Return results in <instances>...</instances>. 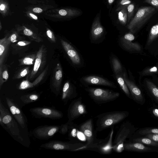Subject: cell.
Segmentation results:
<instances>
[{
  "label": "cell",
  "mask_w": 158,
  "mask_h": 158,
  "mask_svg": "<svg viewBox=\"0 0 158 158\" xmlns=\"http://www.w3.org/2000/svg\"><path fill=\"white\" fill-rule=\"evenodd\" d=\"M128 115L125 111H116L107 112L97 116V131H101L119 123Z\"/></svg>",
  "instance_id": "cell-1"
},
{
  "label": "cell",
  "mask_w": 158,
  "mask_h": 158,
  "mask_svg": "<svg viewBox=\"0 0 158 158\" xmlns=\"http://www.w3.org/2000/svg\"><path fill=\"white\" fill-rule=\"evenodd\" d=\"M155 8L151 6H143L137 10L135 16L127 26L132 32H135L140 29L155 12Z\"/></svg>",
  "instance_id": "cell-2"
},
{
  "label": "cell",
  "mask_w": 158,
  "mask_h": 158,
  "mask_svg": "<svg viewBox=\"0 0 158 158\" xmlns=\"http://www.w3.org/2000/svg\"><path fill=\"white\" fill-rule=\"evenodd\" d=\"M12 114L6 108L0 100V123L5 125L12 135L21 141L23 140L17 122Z\"/></svg>",
  "instance_id": "cell-3"
},
{
  "label": "cell",
  "mask_w": 158,
  "mask_h": 158,
  "mask_svg": "<svg viewBox=\"0 0 158 158\" xmlns=\"http://www.w3.org/2000/svg\"><path fill=\"white\" fill-rule=\"evenodd\" d=\"M86 90L90 97L98 104L113 101L120 96L118 92L100 88H89L86 89Z\"/></svg>",
  "instance_id": "cell-4"
},
{
  "label": "cell",
  "mask_w": 158,
  "mask_h": 158,
  "mask_svg": "<svg viewBox=\"0 0 158 158\" xmlns=\"http://www.w3.org/2000/svg\"><path fill=\"white\" fill-rule=\"evenodd\" d=\"M81 13L80 11L75 9L61 7L49 10L44 12V15L50 20L59 21L76 17Z\"/></svg>",
  "instance_id": "cell-5"
},
{
  "label": "cell",
  "mask_w": 158,
  "mask_h": 158,
  "mask_svg": "<svg viewBox=\"0 0 158 158\" xmlns=\"http://www.w3.org/2000/svg\"><path fill=\"white\" fill-rule=\"evenodd\" d=\"M132 131L131 126L128 123L121 125L113 141V150L118 153L124 150V143L131 135Z\"/></svg>",
  "instance_id": "cell-6"
},
{
  "label": "cell",
  "mask_w": 158,
  "mask_h": 158,
  "mask_svg": "<svg viewBox=\"0 0 158 158\" xmlns=\"http://www.w3.org/2000/svg\"><path fill=\"white\" fill-rule=\"evenodd\" d=\"M85 145L81 143H72L52 140L41 145L40 147L52 150L76 151L84 150Z\"/></svg>",
  "instance_id": "cell-7"
},
{
  "label": "cell",
  "mask_w": 158,
  "mask_h": 158,
  "mask_svg": "<svg viewBox=\"0 0 158 158\" xmlns=\"http://www.w3.org/2000/svg\"><path fill=\"white\" fill-rule=\"evenodd\" d=\"M28 2L31 5L25 8L26 10L36 14L44 13L56 7V5L52 0H29Z\"/></svg>",
  "instance_id": "cell-8"
},
{
  "label": "cell",
  "mask_w": 158,
  "mask_h": 158,
  "mask_svg": "<svg viewBox=\"0 0 158 158\" xmlns=\"http://www.w3.org/2000/svg\"><path fill=\"white\" fill-rule=\"evenodd\" d=\"M30 111L34 117L39 118L60 119L63 115L61 111L52 108L35 107L30 109Z\"/></svg>",
  "instance_id": "cell-9"
},
{
  "label": "cell",
  "mask_w": 158,
  "mask_h": 158,
  "mask_svg": "<svg viewBox=\"0 0 158 158\" xmlns=\"http://www.w3.org/2000/svg\"><path fill=\"white\" fill-rule=\"evenodd\" d=\"M86 113V107L80 97L73 101L69 106L67 113L68 121H72Z\"/></svg>",
  "instance_id": "cell-10"
},
{
  "label": "cell",
  "mask_w": 158,
  "mask_h": 158,
  "mask_svg": "<svg viewBox=\"0 0 158 158\" xmlns=\"http://www.w3.org/2000/svg\"><path fill=\"white\" fill-rule=\"evenodd\" d=\"M60 126L44 125L39 126L33 131L34 135L41 139H47L53 137L59 131Z\"/></svg>",
  "instance_id": "cell-11"
},
{
  "label": "cell",
  "mask_w": 158,
  "mask_h": 158,
  "mask_svg": "<svg viewBox=\"0 0 158 158\" xmlns=\"http://www.w3.org/2000/svg\"><path fill=\"white\" fill-rule=\"evenodd\" d=\"M6 102L13 117L21 127L24 128L26 126V121L23 112L12 99L6 98Z\"/></svg>",
  "instance_id": "cell-12"
},
{
  "label": "cell",
  "mask_w": 158,
  "mask_h": 158,
  "mask_svg": "<svg viewBox=\"0 0 158 158\" xmlns=\"http://www.w3.org/2000/svg\"><path fill=\"white\" fill-rule=\"evenodd\" d=\"M79 130L85 137L86 145L90 144L94 142L95 139L93 134V121L92 118H89L82 124Z\"/></svg>",
  "instance_id": "cell-13"
},
{
  "label": "cell",
  "mask_w": 158,
  "mask_h": 158,
  "mask_svg": "<svg viewBox=\"0 0 158 158\" xmlns=\"http://www.w3.org/2000/svg\"><path fill=\"white\" fill-rule=\"evenodd\" d=\"M82 81L85 83L95 85H104L114 88L116 86L113 82L102 77L95 76H88L82 78Z\"/></svg>",
  "instance_id": "cell-14"
},
{
  "label": "cell",
  "mask_w": 158,
  "mask_h": 158,
  "mask_svg": "<svg viewBox=\"0 0 158 158\" xmlns=\"http://www.w3.org/2000/svg\"><path fill=\"white\" fill-rule=\"evenodd\" d=\"M62 44L72 63L75 65L81 64L80 56L75 48L70 44L63 40H61Z\"/></svg>",
  "instance_id": "cell-15"
},
{
  "label": "cell",
  "mask_w": 158,
  "mask_h": 158,
  "mask_svg": "<svg viewBox=\"0 0 158 158\" xmlns=\"http://www.w3.org/2000/svg\"><path fill=\"white\" fill-rule=\"evenodd\" d=\"M135 39L134 35L131 33L125 34L120 39V42L123 47L127 50L139 51L141 47L137 43H133L132 41Z\"/></svg>",
  "instance_id": "cell-16"
},
{
  "label": "cell",
  "mask_w": 158,
  "mask_h": 158,
  "mask_svg": "<svg viewBox=\"0 0 158 158\" xmlns=\"http://www.w3.org/2000/svg\"><path fill=\"white\" fill-rule=\"evenodd\" d=\"M123 77L133 98L137 101H142L143 100V97L139 89L127 78L125 73H123Z\"/></svg>",
  "instance_id": "cell-17"
},
{
  "label": "cell",
  "mask_w": 158,
  "mask_h": 158,
  "mask_svg": "<svg viewBox=\"0 0 158 158\" xmlns=\"http://www.w3.org/2000/svg\"><path fill=\"white\" fill-rule=\"evenodd\" d=\"M114 127L111 128L106 139L105 142L98 149L97 151L100 153L104 154H110L113 150L112 141L114 134Z\"/></svg>",
  "instance_id": "cell-18"
},
{
  "label": "cell",
  "mask_w": 158,
  "mask_h": 158,
  "mask_svg": "<svg viewBox=\"0 0 158 158\" xmlns=\"http://www.w3.org/2000/svg\"><path fill=\"white\" fill-rule=\"evenodd\" d=\"M104 32V29L101 25L99 16H98L94 20L91 30V36L92 39L96 40L100 38Z\"/></svg>",
  "instance_id": "cell-19"
},
{
  "label": "cell",
  "mask_w": 158,
  "mask_h": 158,
  "mask_svg": "<svg viewBox=\"0 0 158 158\" xmlns=\"http://www.w3.org/2000/svg\"><path fill=\"white\" fill-rule=\"evenodd\" d=\"M77 95L75 89L71 86L69 82L64 84L62 90L61 99L64 102L76 97Z\"/></svg>",
  "instance_id": "cell-20"
},
{
  "label": "cell",
  "mask_w": 158,
  "mask_h": 158,
  "mask_svg": "<svg viewBox=\"0 0 158 158\" xmlns=\"http://www.w3.org/2000/svg\"><path fill=\"white\" fill-rule=\"evenodd\" d=\"M124 148V150H125L138 152H145L151 150V148L145 146L143 144L137 142L134 143L125 142Z\"/></svg>",
  "instance_id": "cell-21"
},
{
  "label": "cell",
  "mask_w": 158,
  "mask_h": 158,
  "mask_svg": "<svg viewBox=\"0 0 158 158\" xmlns=\"http://www.w3.org/2000/svg\"><path fill=\"white\" fill-rule=\"evenodd\" d=\"M0 13L3 17L12 14L7 0H0Z\"/></svg>",
  "instance_id": "cell-22"
},
{
  "label": "cell",
  "mask_w": 158,
  "mask_h": 158,
  "mask_svg": "<svg viewBox=\"0 0 158 158\" xmlns=\"http://www.w3.org/2000/svg\"><path fill=\"white\" fill-rule=\"evenodd\" d=\"M10 37L7 38L6 37L3 39L0 40V63L1 65L2 61L3 60V57L5 54L6 49L7 47L9 42L10 41Z\"/></svg>",
  "instance_id": "cell-23"
},
{
  "label": "cell",
  "mask_w": 158,
  "mask_h": 158,
  "mask_svg": "<svg viewBox=\"0 0 158 158\" xmlns=\"http://www.w3.org/2000/svg\"><path fill=\"white\" fill-rule=\"evenodd\" d=\"M117 81L121 88L128 97L130 96V91L124 80L123 75H115Z\"/></svg>",
  "instance_id": "cell-24"
},
{
  "label": "cell",
  "mask_w": 158,
  "mask_h": 158,
  "mask_svg": "<svg viewBox=\"0 0 158 158\" xmlns=\"http://www.w3.org/2000/svg\"><path fill=\"white\" fill-rule=\"evenodd\" d=\"M111 62L115 75H123L122 67L118 60L115 57H113L112 58Z\"/></svg>",
  "instance_id": "cell-25"
},
{
  "label": "cell",
  "mask_w": 158,
  "mask_h": 158,
  "mask_svg": "<svg viewBox=\"0 0 158 158\" xmlns=\"http://www.w3.org/2000/svg\"><path fill=\"white\" fill-rule=\"evenodd\" d=\"M42 54V50H40L38 52L35 60L33 70L31 74V76L35 74L38 71L41 64Z\"/></svg>",
  "instance_id": "cell-26"
},
{
  "label": "cell",
  "mask_w": 158,
  "mask_h": 158,
  "mask_svg": "<svg viewBox=\"0 0 158 158\" xmlns=\"http://www.w3.org/2000/svg\"><path fill=\"white\" fill-rule=\"evenodd\" d=\"M158 36V23L153 26L151 28L148 40V44L152 43Z\"/></svg>",
  "instance_id": "cell-27"
},
{
  "label": "cell",
  "mask_w": 158,
  "mask_h": 158,
  "mask_svg": "<svg viewBox=\"0 0 158 158\" xmlns=\"http://www.w3.org/2000/svg\"><path fill=\"white\" fill-rule=\"evenodd\" d=\"M39 98V96L37 94H31L23 96L20 99L23 103L28 104L37 101Z\"/></svg>",
  "instance_id": "cell-28"
},
{
  "label": "cell",
  "mask_w": 158,
  "mask_h": 158,
  "mask_svg": "<svg viewBox=\"0 0 158 158\" xmlns=\"http://www.w3.org/2000/svg\"><path fill=\"white\" fill-rule=\"evenodd\" d=\"M118 18L120 22L125 25L127 21V7L123 8L118 12Z\"/></svg>",
  "instance_id": "cell-29"
},
{
  "label": "cell",
  "mask_w": 158,
  "mask_h": 158,
  "mask_svg": "<svg viewBox=\"0 0 158 158\" xmlns=\"http://www.w3.org/2000/svg\"><path fill=\"white\" fill-rule=\"evenodd\" d=\"M134 140L135 142L140 143L150 146L154 147L158 146V143L147 137L137 138L134 139Z\"/></svg>",
  "instance_id": "cell-30"
},
{
  "label": "cell",
  "mask_w": 158,
  "mask_h": 158,
  "mask_svg": "<svg viewBox=\"0 0 158 158\" xmlns=\"http://www.w3.org/2000/svg\"><path fill=\"white\" fill-rule=\"evenodd\" d=\"M146 83L149 89L158 101V87L149 81H147Z\"/></svg>",
  "instance_id": "cell-31"
},
{
  "label": "cell",
  "mask_w": 158,
  "mask_h": 158,
  "mask_svg": "<svg viewBox=\"0 0 158 158\" xmlns=\"http://www.w3.org/2000/svg\"><path fill=\"white\" fill-rule=\"evenodd\" d=\"M17 30L22 31L23 34L27 36H31L33 37L36 36V35L30 29L27 28L24 26H18L17 27Z\"/></svg>",
  "instance_id": "cell-32"
},
{
  "label": "cell",
  "mask_w": 158,
  "mask_h": 158,
  "mask_svg": "<svg viewBox=\"0 0 158 158\" xmlns=\"http://www.w3.org/2000/svg\"><path fill=\"white\" fill-rule=\"evenodd\" d=\"M72 121H68L66 123L62 124L60 126L59 132L60 133L64 135L69 131L71 124L73 123Z\"/></svg>",
  "instance_id": "cell-33"
},
{
  "label": "cell",
  "mask_w": 158,
  "mask_h": 158,
  "mask_svg": "<svg viewBox=\"0 0 158 158\" xmlns=\"http://www.w3.org/2000/svg\"><path fill=\"white\" fill-rule=\"evenodd\" d=\"M139 133L142 135H146L150 134H158V128H148L140 130Z\"/></svg>",
  "instance_id": "cell-34"
},
{
  "label": "cell",
  "mask_w": 158,
  "mask_h": 158,
  "mask_svg": "<svg viewBox=\"0 0 158 158\" xmlns=\"http://www.w3.org/2000/svg\"><path fill=\"white\" fill-rule=\"evenodd\" d=\"M131 0H120L117 6L116 11H119L124 8L127 7L131 3Z\"/></svg>",
  "instance_id": "cell-35"
},
{
  "label": "cell",
  "mask_w": 158,
  "mask_h": 158,
  "mask_svg": "<svg viewBox=\"0 0 158 158\" xmlns=\"http://www.w3.org/2000/svg\"><path fill=\"white\" fill-rule=\"evenodd\" d=\"M127 7V22H129L133 16L135 5L133 3H131Z\"/></svg>",
  "instance_id": "cell-36"
},
{
  "label": "cell",
  "mask_w": 158,
  "mask_h": 158,
  "mask_svg": "<svg viewBox=\"0 0 158 158\" xmlns=\"http://www.w3.org/2000/svg\"><path fill=\"white\" fill-rule=\"evenodd\" d=\"M69 131V137L76 138L77 136V129L75 127L73 123L71 124Z\"/></svg>",
  "instance_id": "cell-37"
},
{
  "label": "cell",
  "mask_w": 158,
  "mask_h": 158,
  "mask_svg": "<svg viewBox=\"0 0 158 158\" xmlns=\"http://www.w3.org/2000/svg\"><path fill=\"white\" fill-rule=\"evenodd\" d=\"M25 15L30 19L36 21H38V18L35 13L29 10H26L24 12Z\"/></svg>",
  "instance_id": "cell-38"
},
{
  "label": "cell",
  "mask_w": 158,
  "mask_h": 158,
  "mask_svg": "<svg viewBox=\"0 0 158 158\" xmlns=\"http://www.w3.org/2000/svg\"><path fill=\"white\" fill-rule=\"evenodd\" d=\"M34 85L27 81H24L21 83L19 87L20 89H24L32 87Z\"/></svg>",
  "instance_id": "cell-39"
},
{
  "label": "cell",
  "mask_w": 158,
  "mask_h": 158,
  "mask_svg": "<svg viewBox=\"0 0 158 158\" xmlns=\"http://www.w3.org/2000/svg\"><path fill=\"white\" fill-rule=\"evenodd\" d=\"M158 71V69L156 67L154 66L151 68H148L144 70L142 73L143 75L150 74L156 73Z\"/></svg>",
  "instance_id": "cell-40"
},
{
  "label": "cell",
  "mask_w": 158,
  "mask_h": 158,
  "mask_svg": "<svg viewBox=\"0 0 158 158\" xmlns=\"http://www.w3.org/2000/svg\"><path fill=\"white\" fill-rule=\"evenodd\" d=\"M145 2L153 6L155 9L158 10V0H144Z\"/></svg>",
  "instance_id": "cell-41"
},
{
  "label": "cell",
  "mask_w": 158,
  "mask_h": 158,
  "mask_svg": "<svg viewBox=\"0 0 158 158\" xmlns=\"http://www.w3.org/2000/svg\"><path fill=\"white\" fill-rule=\"evenodd\" d=\"M46 35L47 36L53 41H55V38L52 31L48 28H47Z\"/></svg>",
  "instance_id": "cell-42"
},
{
  "label": "cell",
  "mask_w": 158,
  "mask_h": 158,
  "mask_svg": "<svg viewBox=\"0 0 158 158\" xmlns=\"http://www.w3.org/2000/svg\"><path fill=\"white\" fill-rule=\"evenodd\" d=\"M146 137L149 138L158 143V134H150L146 135Z\"/></svg>",
  "instance_id": "cell-43"
},
{
  "label": "cell",
  "mask_w": 158,
  "mask_h": 158,
  "mask_svg": "<svg viewBox=\"0 0 158 158\" xmlns=\"http://www.w3.org/2000/svg\"><path fill=\"white\" fill-rule=\"evenodd\" d=\"M33 60L32 58L26 57L23 60V62L24 64L26 65H31L33 64Z\"/></svg>",
  "instance_id": "cell-44"
},
{
  "label": "cell",
  "mask_w": 158,
  "mask_h": 158,
  "mask_svg": "<svg viewBox=\"0 0 158 158\" xmlns=\"http://www.w3.org/2000/svg\"><path fill=\"white\" fill-rule=\"evenodd\" d=\"M62 76V73L61 70L59 69L56 72L55 78L56 80L59 81L61 79Z\"/></svg>",
  "instance_id": "cell-45"
},
{
  "label": "cell",
  "mask_w": 158,
  "mask_h": 158,
  "mask_svg": "<svg viewBox=\"0 0 158 158\" xmlns=\"http://www.w3.org/2000/svg\"><path fill=\"white\" fill-rule=\"evenodd\" d=\"M17 34L16 32H14L10 37V40L12 42H15L17 41Z\"/></svg>",
  "instance_id": "cell-46"
},
{
  "label": "cell",
  "mask_w": 158,
  "mask_h": 158,
  "mask_svg": "<svg viewBox=\"0 0 158 158\" xmlns=\"http://www.w3.org/2000/svg\"><path fill=\"white\" fill-rule=\"evenodd\" d=\"M2 78L6 80L8 79V72L7 71L5 70L2 73Z\"/></svg>",
  "instance_id": "cell-47"
},
{
  "label": "cell",
  "mask_w": 158,
  "mask_h": 158,
  "mask_svg": "<svg viewBox=\"0 0 158 158\" xmlns=\"http://www.w3.org/2000/svg\"><path fill=\"white\" fill-rule=\"evenodd\" d=\"M27 69H25L23 70L20 73V76L21 77H24L27 74Z\"/></svg>",
  "instance_id": "cell-48"
},
{
  "label": "cell",
  "mask_w": 158,
  "mask_h": 158,
  "mask_svg": "<svg viewBox=\"0 0 158 158\" xmlns=\"http://www.w3.org/2000/svg\"><path fill=\"white\" fill-rule=\"evenodd\" d=\"M30 43L28 42H25L24 41H19L18 43V44L20 46H24Z\"/></svg>",
  "instance_id": "cell-49"
},
{
  "label": "cell",
  "mask_w": 158,
  "mask_h": 158,
  "mask_svg": "<svg viewBox=\"0 0 158 158\" xmlns=\"http://www.w3.org/2000/svg\"><path fill=\"white\" fill-rule=\"evenodd\" d=\"M153 114L156 117H158V109H155L153 110Z\"/></svg>",
  "instance_id": "cell-50"
},
{
  "label": "cell",
  "mask_w": 158,
  "mask_h": 158,
  "mask_svg": "<svg viewBox=\"0 0 158 158\" xmlns=\"http://www.w3.org/2000/svg\"><path fill=\"white\" fill-rule=\"evenodd\" d=\"M114 1V0H108V2L110 5L112 4Z\"/></svg>",
  "instance_id": "cell-51"
},
{
  "label": "cell",
  "mask_w": 158,
  "mask_h": 158,
  "mask_svg": "<svg viewBox=\"0 0 158 158\" xmlns=\"http://www.w3.org/2000/svg\"><path fill=\"white\" fill-rule=\"evenodd\" d=\"M2 28V24H1V22L0 21V30H1Z\"/></svg>",
  "instance_id": "cell-52"
}]
</instances>
